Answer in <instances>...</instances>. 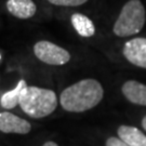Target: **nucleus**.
<instances>
[{
  "mask_svg": "<svg viewBox=\"0 0 146 146\" xmlns=\"http://www.w3.org/2000/svg\"><path fill=\"white\" fill-rule=\"evenodd\" d=\"M104 89L95 79H82L64 89L60 95L63 110L69 113H84L92 110L103 100Z\"/></svg>",
  "mask_w": 146,
  "mask_h": 146,
  "instance_id": "f257e3e1",
  "label": "nucleus"
},
{
  "mask_svg": "<svg viewBox=\"0 0 146 146\" xmlns=\"http://www.w3.org/2000/svg\"><path fill=\"white\" fill-rule=\"evenodd\" d=\"M19 105L21 110L31 118H44L56 110L58 96L50 89L27 86L22 91Z\"/></svg>",
  "mask_w": 146,
  "mask_h": 146,
  "instance_id": "f03ea898",
  "label": "nucleus"
},
{
  "mask_svg": "<svg viewBox=\"0 0 146 146\" xmlns=\"http://www.w3.org/2000/svg\"><path fill=\"white\" fill-rule=\"evenodd\" d=\"M146 20L145 8L141 0H129L120 11L114 24V34L118 37H129L139 34Z\"/></svg>",
  "mask_w": 146,
  "mask_h": 146,
  "instance_id": "7ed1b4c3",
  "label": "nucleus"
},
{
  "mask_svg": "<svg viewBox=\"0 0 146 146\" xmlns=\"http://www.w3.org/2000/svg\"><path fill=\"white\" fill-rule=\"evenodd\" d=\"M34 54L42 63L55 66L64 65L70 60V53L67 50L47 40H41L35 43Z\"/></svg>",
  "mask_w": 146,
  "mask_h": 146,
  "instance_id": "20e7f679",
  "label": "nucleus"
},
{
  "mask_svg": "<svg viewBox=\"0 0 146 146\" xmlns=\"http://www.w3.org/2000/svg\"><path fill=\"white\" fill-rule=\"evenodd\" d=\"M122 53L128 62L146 69V38L139 37L127 41Z\"/></svg>",
  "mask_w": 146,
  "mask_h": 146,
  "instance_id": "39448f33",
  "label": "nucleus"
},
{
  "mask_svg": "<svg viewBox=\"0 0 146 146\" xmlns=\"http://www.w3.org/2000/svg\"><path fill=\"white\" fill-rule=\"evenodd\" d=\"M31 130V125L27 120L9 111L0 113V131L3 133L27 134Z\"/></svg>",
  "mask_w": 146,
  "mask_h": 146,
  "instance_id": "423d86ee",
  "label": "nucleus"
},
{
  "mask_svg": "<svg viewBox=\"0 0 146 146\" xmlns=\"http://www.w3.org/2000/svg\"><path fill=\"white\" fill-rule=\"evenodd\" d=\"M122 94L129 102L141 106H146V84L136 80H128L122 84Z\"/></svg>",
  "mask_w": 146,
  "mask_h": 146,
  "instance_id": "0eeeda50",
  "label": "nucleus"
},
{
  "mask_svg": "<svg viewBox=\"0 0 146 146\" xmlns=\"http://www.w3.org/2000/svg\"><path fill=\"white\" fill-rule=\"evenodd\" d=\"M5 7L12 15L21 20L31 19L37 11V5L33 0H8Z\"/></svg>",
  "mask_w": 146,
  "mask_h": 146,
  "instance_id": "6e6552de",
  "label": "nucleus"
},
{
  "mask_svg": "<svg viewBox=\"0 0 146 146\" xmlns=\"http://www.w3.org/2000/svg\"><path fill=\"white\" fill-rule=\"evenodd\" d=\"M118 137L130 146H146V134L132 125H122L117 130Z\"/></svg>",
  "mask_w": 146,
  "mask_h": 146,
  "instance_id": "1a4fd4ad",
  "label": "nucleus"
},
{
  "mask_svg": "<svg viewBox=\"0 0 146 146\" xmlns=\"http://www.w3.org/2000/svg\"><path fill=\"white\" fill-rule=\"evenodd\" d=\"M70 22L75 31L81 37L89 38L95 34V26H94L93 22L88 16L84 15L81 13H74L70 17Z\"/></svg>",
  "mask_w": 146,
  "mask_h": 146,
  "instance_id": "9d476101",
  "label": "nucleus"
},
{
  "mask_svg": "<svg viewBox=\"0 0 146 146\" xmlns=\"http://www.w3.org/2000/svg\"><path fill=\"white\" fill-rule=\"evenodd\" d=\"M27 87L26 81L24 79H21L15 88L11 91L5 92L1 99H0V104L5 110H12L20 103V96H21L22 91Z\"/></svg>",
  "mask_w": 146,
  "mask_h": 146,
  "instance_id": "9b49d317",
  "label": "nucleus"
},
{
  "mask_svg": "<svg viewBox=\"0 0 146 146\" xmlns=\"http://www.w3.org/2000/svg\"><path fill=\"white\" fill-rule=\"evenodd\" d=\"M51 5L58 7H78L86 3L88 0H48Z\"/></svg>",
  "mask_w": 146,
  "mask_h": 146,
  "instance_id": "f8f14e48",
  "label": "nucleus"
},
{
  "mask_svg": "<svg viewBox=\"0 0 146 146\" xmlns=\"http://www.w3.org/2000/svg\"><path fill=\"white\" fill-rule=\"evenodd\" d=\"M105 146H130V145H128L125 142L120 140L119 137L111 136V137L107 139V141L105 143Z\"/></svg>",
  "mask_w": 146,
  "mask_h": 146,
  "instance_id": "ddd939ff",
  "label": "nucleus"
},
{
  "mask_svg": "<svg viewBox=\"0 0 146 146\" xmlns=\"http://www.w3.org/2000/svg\"><path fill=\"white\" fill-rule=\"evenodd\" d=\"M42 146H58L55 142H53V141H48V142H46Z\"/></svg>",
  "mask_w": 146,
  "mask_h": 146,
  "instance_id": "4468645a",
  "label": "nucleus"
},
{
  "mask_svg": "<svg viewBox=\"0 0 146 146\" xmlns=\"http://www.w3.org/2000/svg\"><path fill=\"white\" fill-rule=\"evenodd\" d=\"M142 127H143V129L146 131V115L143 117V119H142Z\"/></svg>",
  "mask_w": 146,
  "mask_h": 146,
  "instance_id": "2eb2a0df",
  "label": "nucleus"
},
{
  "mask_svg": "<svg viewBox=\"0 0 146 146\" xmlns=\"http://www.w3.org/2000/svg\"><path fill=\"white\" fill-rule=\"evenodd\" d=\"M0 60H1V55H0Z\"/></svg>",
  "mask_w": 146,
  "mask_h": 146,
  "instance_id": "dca6fc26",
  "label": "nucleus"
}]
</instances>
